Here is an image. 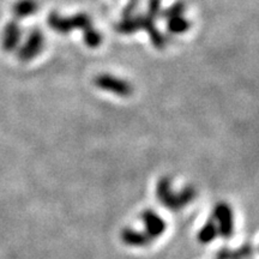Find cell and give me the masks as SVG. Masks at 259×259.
Returning a JSON list of instances; mask_svg holds the SVG:
<instances>
[{
	"label": "cell",
	"instance_id": "cell-1",
	"mask_svg": "<svg viewBox=\"0 0 259 259\" xmlns=\"http://www.w3.org/2000/svg\"><path fill=\"white\" fill-rule=\"evenodd\" d=\"M147 225H148L149 232L154 235L160 234V233L162 232V229L164 228L163 222H162L161 220L157 218V216L150 215V213H148L147 215Z\"/></svg>",
	"mask_w": 259,
	"mask_h": 259
},
{
	"label": "cell",
	"instance_id": "cell-2",
	"mask_svg": "<svg viewBox=\"0 0 259 259\" xmlns=\"http://www.w3.org/2000/svg\"><path fill=\"white\" fill-rule=\"evenodd\" d=\"M219 216L223 220H226V221H223V232L228 233L229 232V228H232V223L229 222V220H231V216H229V211L228 209L225 208V206H222V208L219 209Z\"/></svg>",
	"mask_w": 259,
	"mask_h": 259
},
{
	"label": "cell",
	"instance_id": "cell-3",
	"mask_svg": "<svg viewBox=\"0 0 259 259\" xmlns=\"http://www.w3.org/2000/svg\"><path fill=\"white\" fill-rule=\"evenodd\" d=\"M213 235V231H212V227H208L206 229H204L203 234H202V239L204 241H209L210 238H212Z\"/></svg>",
	"mask_w": 259,
	"mask_h": 259
}]
</instances>
